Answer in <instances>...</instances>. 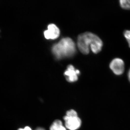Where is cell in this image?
<instances>
[{
    "mask_svg": "<svg viewBox=\"0 0 130 130\" xmlns=\"http://www.w3.org/2000/svg\"><path fill=\"white\" fill-rule=\"evenodd\" d=\"M68 117H76L78 116L76 112L73 109L69 110L67 112L66 115Z\"/></svg>",
    "mask_w": 130,
    "mask_h": 130,
    "instance_id": "cell-9",
    "label": "cell"
},
{
    "mask_svg": "<svg viewBox=\"0 0 130 130\" xmlns=\"http://www.w3.org/2000/svg\"><path fill=\"white\" fill-rule=\"evenodd\" d=\"M50 130H66V129L63 126L61 121L57 120L51 125Z\"/></svg>",
    "mask_w": 130,
    "mask_h": 130,
    "instance_id": "cell-7",
    "label": "cell"
},
{
    "mask_svg": "<svg viewBox=\"0 0 130 130\" xmlns=\"http://www.w3.org/2000/svg\"><path fill=\"white\" fill-rule=\"evenodd\" d=\"M44 37L47 39H56L60 35L59 28L54 24H50L48 26L47 30L44 32Z\"/></svg>",
    "mask_w": 130,
    "mask_h": 130,
    "instance_id": "cell-5",
    "label": "cell"
},
{
    "mask_svg": "<svg viewBox=\"0 0 130 130\" xmlns=\"http://www.w3.org/2000/svg\"><path fill=\"white\" fill-rule=\"evenodd\" d=\"M65 121V126L67 129L70 130H76L79 128L81 125V121L78 116L64 117Z\"/></svg>",
    "mask_w": 130,
    "mask_h": 130,
    "instance_id": "cell-3",
    "label": "cell"
},
{
    "mask_svg": "<svg viewBox=\"0 0 130 130\" xmlns=\"http://www.w3.org/2000/svg\"><path fill=\"white\" fill-rule=\"evenodd\" d=\"M79 73V71L78 70H75L73 66L72 65H70L68 66L64 74L66 76L67 81L70 82H74L77 80V74Z\"/></svg>",
    "mask_w": 130,
    "mask_h": 130,
    "instance_id": "cell-6",
    "label": "cell"
},
{
    "mask_svg": "<svg viewBox=\"0 0 130 130\" xmlns=\"http://www.w3.org/2000/svg\"><path fill=\"white\" fill-rule=\"evenodd\" d=\"M77 44L79 50L84 54H88L89 52V45L95 54L101 50L103 43L100 38L90 32H85L79 35L78 38Z\"/></svg>",
    "mask_w": 130,
    "mask_h": 130,
    "instance_id": "cell-1",
    "label": "cell"
},
{
    "mask_svg": "<svg viewBox=\"0 0 130 130\" xmlns=\"http://www.w3.org/2000/svg\"><path fill=\"white\" fill-rule=\"evenodd\" d=\"M120 2L121 7L123 8L130 9V0H121Z\"/></svg>",
    "mask_w": 130,
    "mask_h": 130,
    "instance_id": "cell-8",
    "label": "cell"
},
{
    "mask_svg": "<svg viewBox=\"0 0 130 130\" xmlns=\"http://www.w3.org/2000/svg\"><path fill=\"white\" fill-rule=\"evenodd\" d=\"M18 130H32V129H31V128L30 127H29V126H26L24 129L20 128Z\"/></svg>",
    "mask_w": 130,
    "mask_h": 130,
    "instance_id": "cell-11",
    "label": "cell"
},
{
    "mask_svg": "<svg viewBox=\"0 0 130 130\" xmlns=\"http://www.w3.org/2000/svg\"><path fill=\"white\" fill-rule=\"evenodd\" d=\"M125 37L128 41L129 46L130 47V30L126 31L124 33Z\"/></svg>",
    "mask_w": 130,
    "mask_h": 130,
    "instance_id": "cell-10",
    "label": "cell"
},
{
    "mask_svg": "<svg viewBox=\"0 0 130 130\" xmlns=\"http://www.w3.org/2000/svg\"><path fill=\"white\" fill-rule=\"evenodd\" d=\"M110 68L114 73L116 75H121L124 70V64L123 60L119 58H116L110 63Z\"/></svg>",
    "mask_w": 130,
    "mask_h": 130,
    "instance_id": "cell-4",
    "label": "cell"
},
{
    "mask_svg": "<svg viewBox=\"0 0 130 130\" xmlns=\"http://www.w3.org/2000/svg\"><path fill=\"white\" fill-rule=\"evenodd\" d=\"M75 50V44L70 38H63L52 48L53 53L58 59L72 56Z\"/></svg>",
    "mask_w": 130,
    "mask_h": 130,
    "instance_id": "cell-2",
    "label": "cell"
},
{
    "mask_svg": "<svg viewBox=\"0 0 130 130\" xmlns=\"http://www.w3.org/2000/svg\"><path fill=\"white\" fill-rule=\"evenodd\" d=\"M128 77H129V79L130 80V70L129 72V73H128Z\"/></svg>",
    "mask_w": 130,
    "mask_h": 130,
    "instance_id": "cell-12",
    "label": "cell"
}]
</instances>
